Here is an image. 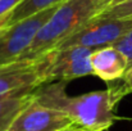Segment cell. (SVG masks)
<instances>
[{
  "mask_svg": "<svg viewBox=\"0 0 132 131\" xmlns=\"http://www.w3.org/2000/svg\"><path fill=\"white\" fill-rule=\"evenodd\" d=\"M121 80H122V82L119 85L113 86L117 95L119 96V99H122L127 94H132V67L125 73V76Z\"/></svg>",
  "mask_w": 132,
  "mask_h": 131,
  "instance_id": "4fadbf2b",
  "label": "cell"
},
{
  "mask_svg": "<svg viewBox=\"0 0 132 131\" xmlns=\"http://www.w3.org/2000/svg\"><path fill=\"white\" fill-rule=\"evenodd\" d=\"M64 0H23L8 17V25L18 22L23 18H27L32 14H36L46 8L58 5ZM6 25V26H8Z\"/></svg>",
  "mask_w": 132,
  "mask_h": 131,
  "instance_id": "30bf717a",
  "label": "cell"
},
{
  "mask_svg": "<svg viewBox=\"0 0 132 131\" xmlns=\"http://www.w3.org/2000/svg\"><path fill=\"white\" fill-rule=\"evenodd\" d=\"M80 130V127H77V126H75V127H72V129H69V130H67V131H78ZM84 130V129H82Z\"/></svg>",
  "mask_w": 132,
  "mask_h": 131,
  "instance_id": "2e32d148",
  "label": "cell"
},
{
  "mask_svg": "<svg viewBox=\"0 0 132 131\" xmlns=\"http://www.w3.org/2000/svg\"><path fill=\"white\" fill-rule=\"evenodd\" d=\"M47 55L36 59H22L0 66V96L18 93H32L45 84Z\"/></svg>",
  "mask_w": 132,
  "mask_h": 131,
  "instance_id": "5b68a950",
  "label": "cell"
},
{
  "mask_svg": "<svg viewBox=\"0 0 132 131\" xmlns=\"http://www.w3.org/2000/svg\"><path fill=\"white\" fill-rule=\"evenodd\" d=\"M65 85L64 81H55L37 87L34 91L35 100L65 113L77 127L84 130L104 131L114 124L117 120L116 107L121 99L113 86L71 96L65 91Z\"/></svg>",
  "mask_w": 132,
  "mask_h": 131,
  "instance_id": "6da1fadb",
  "label": "cell"
},
{
  "mask_svg": "<svg viewBox=\"0 0 132 131\" xmlns=\"http://www.w3.org/2000/svg\"><path fill=\"white\" fill-rule=\"evenodd\" d=\"M132 28V17L126 18H94L73 35L63 40L55 49L85 46L90 49L114 45Z\"/></svg>",
  "mask_w": 132,
  "mask_h": 131,
  "instance_id": "277c9868",
  "label": "cell"
},
{
  "mask_svg": "<svg viewBox=\"0 0 132 131\" xmlns=\"http://www.w3.org/2000/svg\"><path fill=\"white\" fill-rule=\"evenodd\" d=\"M71 129H72V127H71ZM68 130H69V129H68ZM65 131H67V130H65Z\"/></svg>",
  "mask_w": 132,
  "mask_h": 131,
  "instance_id": "ac0fdd59",
  "label": "cell"
},
{
  "mask_svg": "<svg viewBox=\"0 0 132 131\" xmlns=\"http://www.w3.org/2000/svg\"><path fill=\"white\" fill-rule=\"evenodd\" d=\"M132 17V0L109 5L95 18H126Z\"/></svg>",
  "mask_w": 132,
  "mask_h": 131,
  "instance_id": "8fae6325",
  "label": "cell"
},
{
  "mask_svg": "<svg viewBox=\"0 0 132 131\" xmlns=\"http://www.w3.org/2000/svg\"><path fill=\"white\" fill-rule=\"evenodd\" d=\"M23 0H0V18L9 17V14L22 3Z\"/></svg>",
  "mask_w": 132,
  "mask_h": 131,
  "instance_id": "5bb4252c",
  "label": "cell"
},
{
  "mask_svg": "<svg viewBox=\"0 0 132 131\" xmlns=\"http://www.w3.org/2000/svg\"><path fill=\"white\" fill-rule=\"evenodd\" d=\"M76 125L63 112L34 100L18 113L6 131H65Z\"/></svg>",
  "mask_w": 132,
  "mask_h": 131,
  "instance_id": "52a82bcc",
  "label": "cell"
},
{
  "mask_svg": "<svg viewBox=\"0 0 132 131\" xmlns=\"http://www.w3.org/2000/svg\"><path fill=\"white\" fill-rule=\"evenodd\" d=\"M78 131H88V130H82V129H80V130Z\"/></svg>",
  "mask_w": 132,
  "mask_h": 131,
  "instance_id": "e0dca14e",
  "label": "cell"
},
{
  "mask_svg": "<svg viewBox=\"0 0 132 131\" xmlns=\"http://www.w3.org/2000/svg\"><path fill=\"white\" fill-rule=\"evenodd\" d=\"M34 100L32 93H18L0 96V131H6L14 118Z\"/></svg>",
  "mask_w": 132,
  "mask_h": 131,
  "instance_id": "9c48e42d",
  "label": "cell"
},
{
  "mask_svg": "<svg viewBox=\"0 0 132 131\" xmlns=\"http://www.w3.org/2000/svg\"><path fill=\"white\" fill-rule=\"evenodd\" d=\"M90 64L92 75L106 82L121 80L128 70L126 57L113 45L94 49L90 57Z\"/></svg>",
  "mask_w": 132,
  "mask_h": 131,
  "instance_id": "ba28073f",
  "label": "cell"
},
{
  "mask_svg": "<svg viewBox=\"0 0 132 131\" xmlns=\"http://www.w3.org/2000/svg\"><path fill=\"white\" fill-rule=\"evenodd\" d=\"M60 4L46 8L36 14L8 25L0 32V66L13 63L26 53L37 32Z\"/></svg>",
  "mask_w": 132,
  "mask_h": 131,
  "instance_id": "3957f363",
  "label": "cell"
},
{
  "mask_svg": "<svg viewBox=\"0 0 132 131\" xmlns=\"http://www.w3.org/2000/svg\"><path fill=\"white\" fill-rule=\"evenodd\" d=\"M8 25V17H4V18H0V32L6 27Z\"/></svg>",
  "mask_w": 132,
  "mask_h": 131,
  "instance_id": "9a60e30c",
  "label": "cell"
},
{
  "mask_svg": "<svg viewBox=\"0 0 132 131\" xmlns=\"http://www.w3.org/2000/svg\"><path fill=\"white\" fill-rule=\"evenodd\" d=\"M94 49L85 46H71L65 49H53L47 53V66L45 70V84L55 81H69L73 79L92 75L90 57Z\"/></svg>",
  "mask_w": 132,
  "mask_h": 131,
  "instance_id": "8992f818",
  "label": "cell"
},
{
  "mask_svg": "<svg viewBox=\"0 0 132 131\" xmlns=\"http://www.w3.org/2000/svg\"><path fill=\"white\" fill-rule=\"evenodd\" d=\"M112 0H64L18 59H36L55 49L110 5Z\"/></svg>",
  "mask_w": 132,
  "mask_h": 131,
  "instance_id": "7a4b0ae2",
  "label": "cell"
},
{
  "mask_svg": "<svg viewBox=\"0 0 132 131\" xmlns=\"http://www.w3.org/2000/svg\"><path fill=\"white\" fill-rule=\"evenodd\" d=\"M113 46H116L126 57V59L128 62V70H130L132 67V28L127 34H125L118 41H116Z\"/></svg>",
  "mask_w": 132,
  "mask_h": 131,
  "instance_id": "7c38bea8",
  "label": "cell"
}]
</instances>
